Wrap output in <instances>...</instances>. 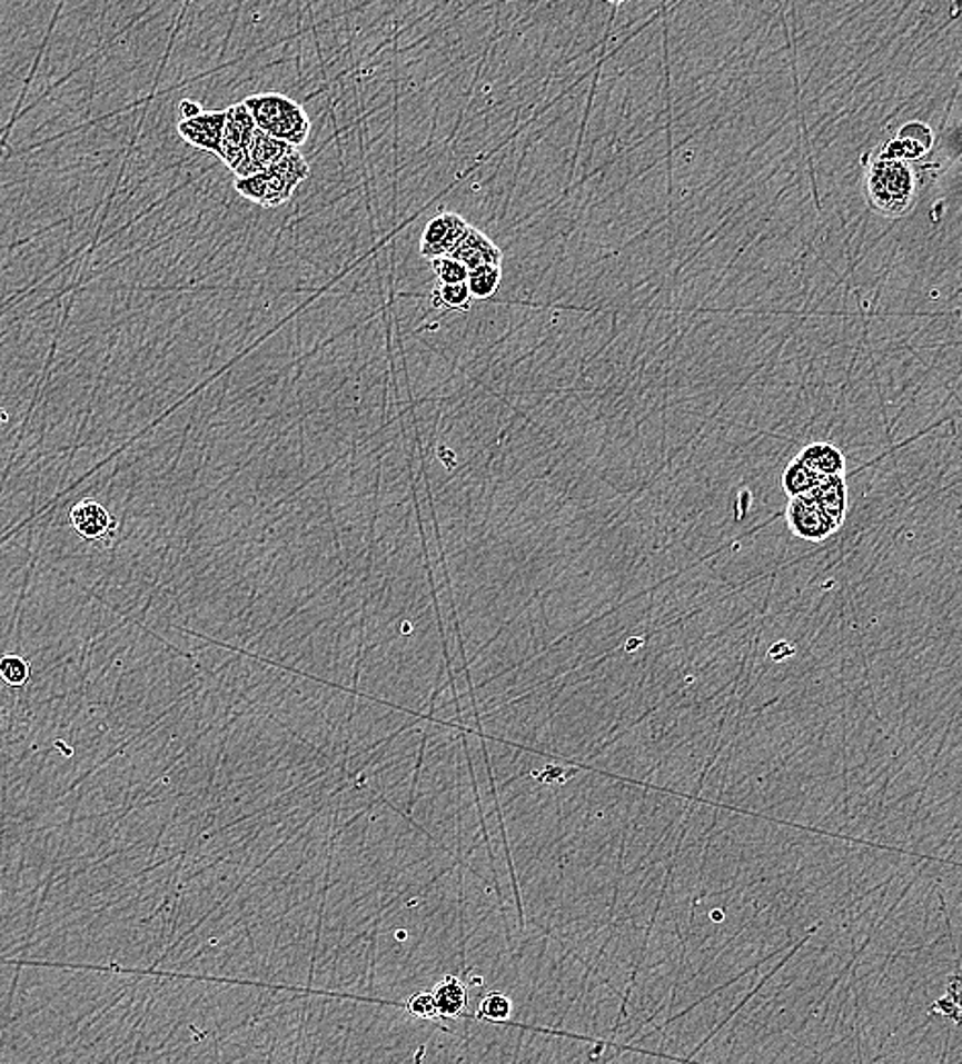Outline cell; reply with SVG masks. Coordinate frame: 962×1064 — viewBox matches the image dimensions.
Returning a JSON list of instances; mask_svg holds the SVG:
<instances>
[{
  "instance_id": "1",
  "label": "cell",
  "mask_w": 962,
  "mask_h": 1064,
  "mask_svg": "<svg viewBox=\"0 0 962 1064\" xmlns=\"http://www.w3.org/2000/svg\"><path fill=\"white\" fill-rule=\"evenodd\" d=\"M866 195L871 207L881 216L903 218L915 197V175L910 162L883 152L869 168Z\"/></svg>"
},
{
  "instance_id": "2",
  "label": "cell",
  "mask_w": 962,
  "mask_h": 1064,
  "mask_svg": "<svg viewBox=\"0 0 962 1064\" xmlns=\"http://www.w3.org/2000/svg\"><path fill=\"white\" fill-rule=\"evenodd\" d=\"M242 103L250 111L257 128L270 138L297 150L308 141L311 121L306 109L294 99L279 92H265V95H252Z\"/></svg>"
},
{
  "instance_id": "3",
  "label": "cell",
  "mask_w": 962,
  "mask_h": 1064,
  "mask_svg": "<svg viewBox=\"0 0 962 1064\" xmlns=\"http://www.w3.org/2000/svg\"><path fill=\"white\" fill-rule=\"evenodd\" d=\"M308 177V160L297 148H291L267 170L236 180V191L260 207H279L291 199L297 187Z\"/></svg>"
},
{
  "instance_id": "4",
  "label": "cell",
  "mask_w": 962,
  "mask_h": 1064,
  "mask_svg": "<svg viewBox=\"0 0 962 1064\" xmlns=\"http://www.w3.org/2000/svg\"><path fill=\"white\" fill-rule=\"evenodd\" d=\"M226 117L228 119H226V129H224V138H221L219 158L236 177H240L242 168L246 167L255 133H257V123L250 116V111L246 109L245 103L234 105L230 109H226Z\"/></svg>"
},
{
  "instance_id": "5",
  "label": "cell",
  "mask_w": 962,
  "mask_h": 1064,
  "mask_svg": "<svg viewBox=\"0 0 962 1064\" xmlns=\"http://www.w3.org/2000/svg\"><path fill=\"white\" fill-rule=\"evenodd\" d=\"M786 523L796 539L811 543H822L837 530L832 518L823 513L822 506L811 494L791 498L786 506Z\"/></svg>"
},
{
  "instance_id": "6",
  "label": "cell",
  "mask_w": 962,
  "mask_h": 1064,
  "mask_svg": "<svg viewBox=\"0 0 962 1064\" xmlns=\"http://www.w3.org/2000/svg\"><path fill=\"white\" fill-rule=\"evenodd\" d=\"M469 228L472 223H467L459 213H453V211L438 213L424 228L420 255L428 260L450 257Z\"/></svg>"
},
{
  "instance_id": "7",
  "label": "cell",
  "mask_w": 962,
  "mask_h": 1064,
  "mask_svg": "<svg viewBox=\"0 0 962 1064\" xmlns=\"http://www.w3.org/2000/svg\"><path fill=\"white\" fill-rule=\"evenodd\" d=\"M226 119V111H204L192 119H180L179 136L192 148L219 156Z\"/></svg>"
},
{
  "instance_id": "8",
  "label": "cell",
  "mask_w": 962,
  "mask_h": 1064,
  "mask_svg": "<svg viewBox=\"0 0 962 1064\" xmlns=\"http://www.w3.org/2000/svg\"><path fill=\"white\" fill-rule=\"evenodd\" d=\"M450 257L459 260L467 270L479 269L486 265H502L500 246L474 226L463 236L462 242L453 250Z\"/></svg>"
},
{
  "instance_id": "9",
  "label": "cell",
  "mask_w": 962,
  "mask_h": 1064,
  "mask_svg": "<svg viewBox=\"0 0 962 1064\" xmlns=\"http://www.w3.org/2000/svg\"><path fill=\"white\" fill-rule=\"evenodd\" d=\"M70 523L82 539H107L113 533V520L99 501L82 500L70 513Z\"/></svg>"
},
{
  "instance_id": "10",
  "label": "cell",
  "mask_w": 962,
  "mask_h": 1064,
  "mask_svg": "<svg viewBox=\"0 0 962 1064\" xmlns=\"http://www.w3.org/2000/svg\"><path fill=\"white\" fill-rule=\"evenodd\" d=\"M932 146V131L924 123L913 121L899 131L897 140L891 141L885 148V155L899 158L903 162L918 160L930 150Z\"/></svg>"
},
{
  "instance_id": "11",
  "label": "cell",
  "mask_w": 962,
  "mask_h": 1064,
  "mask_svg": "<svg viewBox=\"0 0 962 1064\" xmlns=\"http://www.w3.org/2000/svg\"><path fill=\"white\" fill-rule=\"evenodd\" d=\"M289 150H291V146L270 138L265 131H260V129L257 128L255 140H252L250 152H248V160H246V167L242 168V172H240L238 179H248V177H252V175H258V172L267 170V168L272 167L275 162H279L282 156L287 155Z\"/></svg>"
},
{
  "instance_id": "12",
  "label": "cell",
  "mask_w": 962,
  "mask_h": 1064,
  "mask_svg": "<svg viewBox=\"0 0 962 1064\" xmlns=\"http://www.w3.org/2000/svg\"><path fill=\"white\" fill-rule=\"evenodd\" d=\"M799 459L811 467L822 479L825 477H844L846 474V457L842 450L830 442H813L801 450Z\"/></svg>"
},
{
  "instance_id": "13",
  "label": "cell",
  "mask_w": 962,
  "mask_h": 1064,
  "mask_svg": "<svg viewBox=\"0 0 962 1064\" xmlns=\"http://www.w3.org/2000/svg\"><path fill=\"white\" fill-rule=\"evenodd\" d=\"M815 501L823 508V513L832 518L837 528L844 525L847 513V488L844 477H825L820 486L809 491Z\"/></svg>"
},
{
  "instance_id": "14",
  "label": "cell",
  "mask_w": 962,
  "mask_h": 1064,
  "mask_svg": "<svg viewBox=\"0 0 962 1064\" xmlns=\"http://www.w3.org/2000/svg\"><path fill=\"white\" fill-rule=\"evenodd\" d=\"M433 995L438 1017H459L467 1010V988L457 976H445Z\"/></svg>"
},
{
  "instance_id": "15",
  "label": "cell",
  "mask_w": 962,
  "mask_h": 1064,
  "mask_svg": "<svg viewBox=\"0 0 962 1064\" xmlns=\"http://www.w3.org/2000/svg\"><path fill=\"white\" fill-rule=\"evenodd\" d=\"M822 477L815 474L811 467H807L805 463L801 461L799 457L789 463V467L784 469L783 479V489L786 491L789 498H799V496H805L809 491L820 486Z\"/></svg>"
},
{
  "instance_id": "16",
  "label": "cell",
  "mask_w": 962,
  "mask_h": 1064,
  "mask_svg": "<svg viewBox=\"0 0 962 1064\" xmlns=\"http://www.w3.org/2000/svg\"><path fill=\"white\" fill-rule=\"evenodd\" d=\"M502 285L500 265H486L479 269L469 270L467 289L474 299H492Z\"/></svg>"
},
{
  "instance_id": "17",
  "label": "cell",
  "mask_w": 962,
  "mask_h": 1064,
  "mask_svg": "<svg viewBox=\"0 0 962 1064\" xmlns=\"http://www.w3.org/2000/svg\"><path fill=\"white\" fill-rule=\"evenodd\" d=\"M433 301L438 308L450 309V311H469L474 297L467 289V282L462 285H438L433 294Z\"/></svg>"
},
{
  "instance_id": "18",
  "label": "cell",
  "mask_w": 962,
  "mask_h": 1064,
  "mask_svg": "<svg viewBox=\"0 0 962 1064\" xmlns=\"http://www.w3.org/2000/svg\"><path fill=\"white\" fill-rule=\"evenodd\" d=\"M510 1012H513L510 1000L498 991H494V993H488L479 1003L477 1017L488 1020V1022H506L510 1017Z\"/></svg>"
},
{
  "instance_id": "19",
  "label": "cell",
  "mask_w": 962,
  "mask_h": 1064,
  "mask_svg": "<svg viewBox=\"0 0 962 1064\" xmlns=\"http://www.w3.org/2000/svg\"><path fill=\"white\" fill-rule=\"evenodd\" d=\"M430 267L437 275L438 285H462L467 282L469 277V270L465 269V265L453 257L435 258L430 260Z\"/></svg>"
},
{
  "instance_id": "20",
  "label": "cell",
  "mask_w": 962,
  "mask_h": 1064,
  "mask_svg": "<svg viewBox=\"0 0 962 1064\" xmlns=\"http://www.w3.org/2000/svg\"><path fill=\"white\" fill-rule=\"evenodd\" d=\"M0 678L9 686H23L29 678V664L21 655L4 654L0 657Z\"/></svg>"
},
{
  "instance_id": "21",
  "label": "cell",
  "mask_w": 962,
  "mask_h": 1064,
  "mask_svg": "<svg viewBox=\"0 0 962 1064\" xmlns=\"http://www.w3.org/2000/svg\"><path fill=\"white\" fill-rule=\"evenodd\" d=\"M406 1010H408L414 1017H420V1020H435V1017H438L437 1003H435V995H433V993H416V995H411L408 1003H406Z\"/></svg>"
},
{
  "instance_id": "22",
  "label": "cell",
  "mask_w": 962,
  "mask_h": 1064,
  "mask_svg": "<svg viewBox=\"0 0 962 1064\" xmlns=\"http://www.w3.org/2000/svg\"><path fill=\"white\" fill-rule=\"evenodd\" d=\"M179 111L182 119H192V117L204 113L201 105L197 103V101H191V99H185V101L179 105Z\"/></svg>"
},
{
  "instance_id": "23",
  "label": "cell",
  "mask_w": 962,
  "mask_h": 1064,
  "mask_svg": "<svg viewBox=\"0 0 962 1064\" xmlns=\"http://www.w3.org/2000/svg\"><path fill=\"white\" fill-rule=\"evenodd\" d=\"M711 917H713V922H721V919H723V915H721V913H718V911H717V913H715V911H713V913H711Z\"/></svg>"
}]
</instances>
